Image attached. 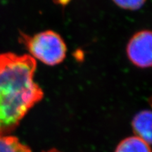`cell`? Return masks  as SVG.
<instances>
[{"label": "cell", "instance_id": "cell-5", "mask_svg": "<svg viewBox=\"0 0 152 152\" xmlns=\"http://www.w3.org/2000/svg\"><path fill=\"white\" fill-rule=\"evenodd\" d=\"M115 152H151L149 145L141 138L132 136L121 141Z\"/></svg>", "mask_w": 152, "mask_h": 152}, {"label": "cell", "instance_id": "cell-7", "mask_svg": "<svg viewBox=\"0 0 152 152\" xmlns=\"http://www.w3.org/2000/svg\"><path fill=\"white\" fill-rule=\"evenodd\" d=\"M147 0H113L120 8L125 10L136 11L142 8Z\"/></svg>", "mask_w": 152, "mask_h": 152}, {"label": "cell", "instance_id": "cell-8", "mask_svg": "<svg viewBox=\"0 0 152 152\" xmlns=\"http://www.w3.org/2000/svg\"><path fill=\"white\" fill-rule=\"evenodd\" d=\"M45 152H61V151H58V150H56V149H51V150H49V151H47Z\"/></svg>", "mask_w": 152, "mask_h": 152}, {"label": "cell", "instance_id": "cell-6", "mask_svg": "<svg viewBox=\"0 0 152 152\" xmlns=\"http://www.w3.org/2000/svg\"><path fill=\"white\" fill-rule=\"evenodd\" d=\"M0 152H32L16 137L0 135Z\"/></svg>", "mask_w": 152, "mask_h": 152}, {"label": "cell", "instance_id": "cell-4", "mask_svg": "<svg viewBox=\"0 0 152 152\" xmlns=\"http://www.w3.org/2000/svg\"><path fill=\"white\" fill-rule=\"evenodd\" d=\"M132 128L137 137L150 145L151 143V112L144 110L136 114L132 122Z\"/></svg>", "mask_w": 152, "mask_h": 152}, {"label": "cell", "instance_id": "cell-3", "mask_svg": "<svg viewBox=\"0 0 152 152\" xmlns=\"http://www.w3.org/2000/svg\"><path fill=\"white\" fill-rule=\"evenodd\" d=\"M127 55L132 64L138 68H150L152 64V35L144 30L134 34L127 45Z\"/></svg>", "mask_w": 152, "mask_h": 152}, {"label": "cell", "instance_id": "cell-1", "mask_svg": "<svg viewBox=\"0 0 152 152\" xmlns=\"http://www.w3.org/2000/svg\"><path fill=\"white\" fill-rule=\"evenodd\" d=\"M37 63L30 55L0 54V135H6L21 120L44 93L34 80Z\"/></svg>", "mask_w": 152, "mask_h": 152}, {"label": "cell", "instance_id": "cell-2", "mask_svg": "<svg viewBox=\"0 0 152 152\" xmlns=\"http://www.w3.org/2000/svg\"><path fill=\"white\" fill-rule=\"evenodd\" d=\"M21 39L30 56L45 65L56 66L65 59L67 52L65 42L53 30L40 32L33 36L22 34Z\"/></svg>", "mask_w": 152, "mask_h": 152}]
</instances>
